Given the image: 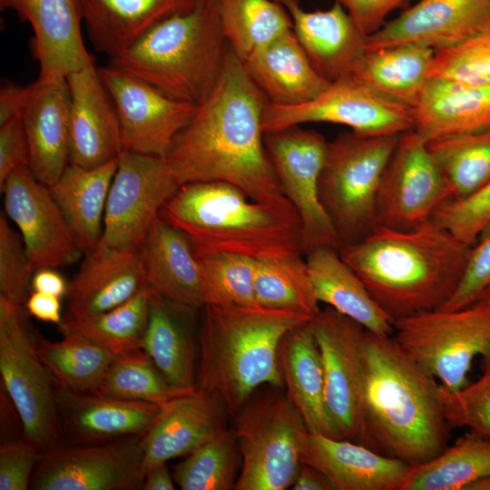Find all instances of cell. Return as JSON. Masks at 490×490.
I'll return each instance as SVG.
<instances>
[{
    "label": "cell",
    "mask_w": 490,
    "mask_h": 490,
    "mask_svg": "<svg viewBox=\"0 0 490 490\" xmlns=\"http://www.w3.org/2000/svg\"><path fill=\"white\" fill-rule=\"evenodd\" d=\"M490 24V0H419L367 36V52L413 44L440 51L474 37Z\"/></svg>",
    "instance_id": "19"
},
{
    "label": "cell",
    "mask_w": 490,
    "mask_h": 490,
    "mask_svg": "<svg viewBox=\"0 0 490 490\" xmlns=\"http://www.w3.org/2000/svg\"><path fill=\"white\" fill-rule=\"evenodd\" d=\"M307 122L342 124L364 135H394L414 129V112L352 74L330 83L307 103L292 106L268 103L262 128L266 135Z\"/></svg>",
    "instance_id": "12"
},
{
    "label": "cell",
    "mask_w": 490,
    "mask_h": 490,
    "mask_svg": "<svg viewBox=\"0 0 490 490\" xmlns=\"http://www.w3.org/2000/svg\"><path fill=\"white\" fill-rule=\"evenodd\" d=\"M319 302L355 320L368 331L393 335L391 318L372 298L338 250L319 247L305 255Z\"/></svg>",
    "instance_id": "34"
},
{
    "label": "cell",
    "mask_w": 490,
    "mask_h": 490,
    "mask_svg": "<svg viewBox=\"0 0 490 490\" xmlns=\"http://www.w3.org/2000/svg\"><path fill=\"white\" fill-rule=\"evenodd\" d=\"M173 481L167 463H158L146 469L142 490H173Z\"/></svg>",
    "instance_id": "58"
},
{
    "label": "cell",
    "mask_w": 490,
    "mask_h": 490,
    "mask_svg": "<svg viewBox=\"0 0 490 490\" xmlns=\"http://www.w3.org/2000/svg\"><path fill=\"white\" fill-rule=\"evenodd\" d=\"M311 326L322 359L328 415L340 439L360 443L366 328L328 306L318 311Z\"/></svg>",
    "instance_id": "16"
},
{
    "label": "cell",
    "mask_w": 490,
    "mask_h": 490,
    "mask_svg": "<svg viewBox=\"0 0 490 490\" xmlns=\"http://www.w3.org/2000/svg\"><path fill=\"white\" fill-rule=\"evenodd\" d=\"M328 142L314 131L293 126L265 135V145L281 190L300 221L304 254L341 242L319 199V177Z\"/></svg>",
    "instance_id": "13"
},
{
    "label": "cell",
    "mask_w": 490,
    "mask_h": 490,
    "mask_svg": "<svg viewBox=\"0 0 490 490\" xmlns=\"http://www.w3.org/2000/svg\"><path fill=\"white\" fill-rule=\"evenodd\" d=\"M442 397L451 428L465 426L490 438V368L484 370L476 381L457 391L449 392L442 387Z\"/></svg>",
    "instance_id": "47"
},
{
    "label": "cell",
    "mask_w": 490,
    "mask_h": 490,
    "mask_svg": "<svg viewBox=\"0 0 490 490\" xmlns=\"http://www.w3.org/2000/svg\"><path fill=\"white\" fill-rule=\"evenodd\" d=\"M226 416L218 398L198 388L168 402L143 436L145 468L190 455L226 428Z\"/></svg>",
    "instance_id": "28"
},
{
    "label": "cell",
    "mask_w": 490,
    "mask_h": 490,
    "mask_svg": "<svg viewBox=\"0 0 490 490\" xmlns=\"http://www.w3.org/2000/svg\"><path fill=\"white\" fill-rule=\"evenodd\" d=\"M490 286V223L471 246L463 278L447 302L439 309L455 310L479 300Z\"/></svg>",
    "instance_id": "50"
},
{
    "label": "cell",
    "mask_w": 490,
    "mask_h": 490,
    "mask_svg": "<svg viewBox=\"0 0 490 490\" xmlns=\"http://www.w3.org/2000/svg\"><path fill=\"white\" fill-rule=\"evenodd\" d=\"M25 311L38 320L59 325L63 320L61 298L34 291L24 304Z\"/></svg>",
    "instance_id": "54"
},
{
    "label": "cell",
    "mask_w": 490,
    "mask_h": 490,
    "mask_svg": "<svg viewBox=\"0 0 490 490\" xmlns=\"http://www.w3.org/2000/svg\"><path fill=\"white\" fill-rule=\"evenodd\" d=\"M479 300L490 303V286L483 292Z\"/></svg>",
    "instance_id": "61"
},
{
    "label": "cell",
    "mask_w": 490,
    "mask_h": 490,
    "mask_svg": "<svg viewBox=\"0 0 490 490\" xmlns=\"http://www.w3.org/2000/svg\"><path fill=\"white\" fill-rule=\"evenodd\" d=\"M30 286L34 291L62 298L66 295L68 283L53 268L39 269L33 273Z\"/></svg>",
    "instance_id": "56"
},
{
    "label": "cell",
    "mask_w": 490,
    "mask_h": 490,
    "mask_svg": "<svg viewBox=\"0 0 490 490\" xmlns=\"http://www.w3.org/2000/svg\"><path fill=\"white\" fill-rule=\"evenodd\" d=\"M244 66L270 103H307L330 84L313 67L293 29L252 53Z\"/></svg>",
    "instance_id": "29"
},
{
    "label": "cell",
    "mask_w": 490,
    "mask_h": 490,
    "mask_svg": "<svg viewBox=\"0 0 490 490\" xmlns=\"http://www.w3.org/2000/svg\"><path fill=\"white\" fill-rule=\"evenodd\" d=\"M409 0H335L366 35L381 28L385 19L395 9Z\"/></svg>",
    "instance_id": "53"
},
{
    "label": "cell",
    "mask_w": 490,
    "mask_h": 490,
    "mask_svg": "<svg viewBox=\"0 0 490 490\" xmlns=\"http://www.w3.org/2000/svg\"><path fill=\"white\" fill-rule=\"evenodd\" d=\"M199 259L203 270L208 304L258 305L255 291L257 260L236 254H213Z\"/></svg>",
    "instance_id": "45"
},
{
    "label": "cell",
    "mask_w": 490,
    "mask_h": 490,
    "mask_svg": "<svg viewBox=\"0 0 490 490\" xmlns=\"http://www.w3.org/2000/svg\"><path fill=\"white\" fill-rule=\"evenodd\" d=\"M301 463L320 472L337 490H403L410 466L362 444L309 432Z\"/></svg>",
    "instance_id": "26"
},
{
    "label": "cell",
    "mask_w": 490,
    "mask_h": 490,
    "mask_svg": "<svg viewBox=\"0 0 490 490\" xmlns=\"http://www.w3.org/2000/svg\"><path fill=\"white\" fill-rule=\"evenodd\" d=\"M18 7H19V0H0L1 10L12 8L17 12Z\"/></svg>",
    "instance_id": "60"
},
{
    "label": "cell",
    "mask_w": 490,
    "mask_h": 490,
    "mask_svg": "<svg viewBox=\"0 0 490 490\" xmlns=\"http://www.w3.org/2000/svg\"><path fill=\"white\" fill-rule=\"evenodd\" d=\"M255 291L257 304L262 307L294 310L312 318L320 310L305 256L258 261Z\"/></svg>",
    "instance_id": "42"
},
{
    "label": "cell",
    "mask_w": 490,
    "mask_h": 490,
    "mask_svg": "<svg viewBox=\"0 0 490 490\" xmlns=\"http://www.w3.org/2000/svg\"><path fill=\"white\" fill-rule=\"evenodd\" d=\"M144 286L139 249L99 244L83 254L79 269L68 283L63 318L107 311L131 299Z\"/></svg>",
    "instance_id": "25"
},
{
    "label": "cell",
    "mask_w": 490,
    "mask_h": 490,
    "mask_svg": "<svg viewBox=\"0 0 490 490\" xmlns=\"http://www.w3.org/2000/svg\"><path fill=\"white\" fill-rule=\"evenodd\" d=\"M70 93V163L93 168L122 151L117 113L93 62L66 76Z\"/></svg>",
    "instance_id": "21"
},
{
    "label": "cell",
    "mask_w": 490,
    "mask_h": 490,
    "mask_svg": "<svg viewBox=\"0 0 490 490\" xmlns=\"http://www.w3.org/2000/svg\"><path fill=\"white\" fill-rule=\"evenodd\" d=\"M29 145V168L52 186L70 163V93L66 78H37L28 84L21 113Z\"/></svg>",
    "instance_id": "22"
},
{
    "label": "cell",
    "mask_w": 490,
    "mask_h": 490,
    "mask_svg": "<svg viewBox=\"0 0 490 490\" xmlns=\"http://www.w3.org/2000/svg\"><path fill=\"white\" fill-rule=\"evenodd\" d=\"M490 475V438L473 432L410 470L403 490H460Z\"/></svg>",
    "instance_id": "38"
},
{
    "label": "cell",
    "mask_w": 490,
    "mask_h": 490,
    "mask_svg": "<svg viewBox=\"0 0 490 490\" xmlns=\"http://www.w3.org/2000/svg\"><path fill=\"white\" fill-rule=\"evenodd\" d=\"M172 386L149 355L138 348L117 356L95 393L127 400L165 405L192 392Z\"/></svg>",
    "instance_id": "43"
},
{
    "label": "cell",
    "mask_w": 490,
    "mask_h": 490,
    "mask_svg": "<svg viewBox=\"0 0 490 490\" xmlns=\"http://www.w3.org/2000/svg\"><path fill=\"white\" fill-rule=\"evenodd\" d=\"M62 334L58 341L38 336L37 352L42 362L56 386L74 392L95 393L117 356L78 333Z\"/></svg>",
    "instance_id": "37"
},
{
    "label": "cell",
    "mask_w": 490,
    "mask_h": 490,
    "mask_svg": "<svg viewBox=\"0 0 490 490\" xmlns=\"http://www.w3.org/2000/svg\"><path fill=\"white\" fill-rule=\"evenodd\" d=\"M28 93V85L22 86L3 79L0 86V125L21 115Z\"/></svg>",
    "instance_id": "55"
},
{
    "label": "cell",
    "mask_w": 490,
    "mask_h": 490,
    "mask_svg": "<svg viewBox=\"0 0 490 490\" xmlns=\"http://www.w3.org/2000/svg\"><path fill=\"white\" fill-rule=\"evenodd\" d=\"M426 145L446 181L448 199L466 198L490 180V129L442 136Z\"/></svg>",
    "instance_id": "39"
},
{
    "label": "cell",
    "mask_w": 490,
    "mask_h": 490,
    "mask_svg": "<svg viewBox=\"0 0 490 490\" xmlns=\"http://www.w3.org/2000/svg\"><path fill=\"white\" fill-rule=\"evenodd\" d=\"M41 450L24 436L0 445V490H27Z\"/></svg>",
    "instance_id": "51"
},
{
    "label": "cell",
    "mask_w": 490,
    "mask_h": 490,
    "mask_svg": "<svg viewBox=\"0 0 490 490\" xmlns=\"http://www.w3.org/2000/svg\"><path fill=\"white\" fill-rule=\"evenodd\" d=\"M311 321L282 338L279 356L284 385L309 432L340 439L326 405L322 359Z\"/></svg>",
    "instance_id": "30"
},
{
    "label": "cell",
    "mask_w": 490,
    "mask_h": 490,
    "mask_svg": "<svg viewBox=\"0 0 490 490\" xmlns=\"http://www.w3.org/2000/svg\"><path fill=\"white\" fill-rule=\"evenodd\" d=\"M150 289L144 286L135 295L107 311L79 318H63L62 332L83 335L114 355L142 348L148 320Z\"/></svg>",
    "instance_id": "41"
},
{
    "label": "cell",
    "mask_w": 490,
    "mask_h": 490,
    "mask_svg": "<svg viewBox=\"0 0 490 490\" xmlns=\"http://www.w3.org/2000/svg\"><path fill=\"white\" fill-rule=\"evenodd\" d=\"M449 198L426 142L414 130L399 135L383 172L376 200V227L416 229Z\"/></svg>",
    "instance_id": "15"
},
{
    "label": "cell",
    "mask_w": 490,
    "mask_h": 490,
    "mask_svg": "<svg viewBox=\"0 0 490 490\" xmlns=\"http://www.w3.org/2000/svg\"><path fill=\"white\" fill-rule=\"evenodd\" d=\"M393 327L398 344L449 392L469 384L475 358L482 357L483 371L490 368L488 302L416 314L396 320Z\"/></svg>",
    "instance_id": "8"
},
{
    "label": "cell",
    "mask_w": 490,
    "mask_h": 490,
    "mask_svg": "<svg viewBox=\"0 0 490 490\" xmlns=\"http://www.w3.org/2000/svg\"><path fill=\"white\" fill-rule=\"evenodd\" d=\"M24 306L0 295V374L22 422L23 436L41 451L62 443L56 386L37 352Z\"/></svg>",
    "instance_id": "10"
},
{
    "label": "cell",
    "mask_w": 490,
    "mask_h": 490,
    "mask_svg": "<svg viewBox=\"0 0 490 490\" xmlns=\"http://www.w3.org/2000/svg\"><path fill=\"white\" fill-rule=\"evenodd\" d=\"M98 70L117 113L122 150L165 157L198 105L171 98L114 66Z\"/></svg>",
    "instance_id": "17"
},
{
    "label": "cell",
    "mask_w": 490,
    "mask_h": 490,
    "mask_svg": "<svg viewBox=\"0 0 490 490\" xmlns=\"http://www.w3.org/2000/svg\"><path fill=\"white\" fill-rule=\"evenodd\" d=\"M149 289L142 349L172 386L197 388L198 338H194L188 320L196 310L176 305Z\"/></svg>",
    "instance_id": "33"
},
{
    "label": "cell",
    "mask_w": 490,
    "mask_h": 490,
    "mask_svg": "<svg viewBox=\"0 0 490 490\" xmlns=\"http://www.w3.org/2000/svg\"><path fill=\"white\" fill-rule=\"evenodd\" d=\"M17 13L34 30L39 78H66L93 62L82 35V0H19Z\"/></svg>",
    "instance_id": "27"
},
{
    "label": "cell",
    "mask_w": 490,
    "mask_h": 490,
    "mask_svg": "<svg viewBox=\"0 0 490 490\" xmlns=\"http://www.w3.org/2000/svg\"><path fill=\"white\" fill-rule=\"evenodd\" d=\"M430 79L490 85V24L456 46L435 51Z\"/></svg>",
    "instance_id": "46"
},
{
    "label": "cell",
    "mask_w": 490,
    "mask_h": 490,
    "mask_svg": "<svg viewBox=\"0 0 490 490\" xmlns=\"http://www.w3.org/2000/svg\"><path fill=\"white\" fill-rule=\"evenodd\" d=\"M5 213L20 232L33 271L67 267L83 256L49 187L29 166L11 172L0 186Z\"/></svg>",
    "instance_id": "18"
},
{
    "label": "cell",
    "mask_w": 490,
    "mask_h": 490,
    "mask_svg": "<svg viewBox=\"0 0 490 490\" xmlns=\"http://www.w3.org/2000/svg\"><path fill=\"white\" fill-rule=\"evenodd\" d=\"M241 456L234 429L224 428L172 468L182 490L235 488Z\"/></svg>",
    "instance_id": "44"
},
{
    "label": "cell",
    "mask_w": 490,
    "mask_h": 490,
    "mask_svg": "<svg viewBox=\"0 0 490 490\" xmlns=\"http://www.w3.org/2000/svg\"><path fill=\"white\" fill-rule=\"evenodd\" d=\"M287 11L293 32L316 71L332 83L355 74L367 49V36L338 3L307 11L299 0H274Z\"/></svg>",
    "instance_id": "23"
},
{
    "label": "cell",
    "mask_w": 490,
    "mask_h": 490,
    "mask_svg": "<svg viewBox=\"0 0 490 490\" xmlns=\"http://www.w3.org/2000/svg\"><path fill=\"white\" fill-rule=\"evenodd\" d=\"M228 45L217 0H199L110 58L109 65L146 81L171 98L200 105L217 83Z\"/></svg>",
    "instance_id": "6"
},
{
    "label": "cell",
    "mask_w": 490,
    "mask_h": 490,
    "mask_svg": "<svg viewBox=\"0 0 490 490\" xmlns=\"http://www.w3.org/2000/svg\"><path fill=\"white\" fill-rule=\"evenodd\" d=\"M143 436L105 443H60L40 453L34 490H142Z\"/></svg>",
    "instance_id": "11"
},
{
    "label": "cell",
    "mask_w": 490,
    "mask_h": 490,
    "mask_svg": "<svg viewBox=\"0 0 490 490\" xmlns=\"http://www.w3.org/2000/svg\"><path fill=\"white\" fill-rule=\"evenodd\" d=\"M399 135L351 131L328 142L319 177V199L341 247L362 240L376 228L379 182Z\"/></svg>",
    "instance_id": "7"
},
{
    "label": "cell",
    "mask_w": 490,
    "mask_h": 490,
    "mask_svg": "<svg viewBox=\"0 0 490 490\" xmlns=\"http://www.w3.org/2000/svg\"><path fill=\"white\" fill-rule=\"evenodd\" d=\"M233 428L241 456L237 490H285L294 484L309 433L288 396L249 400Z\"/></svg>",
    "instance_id": "9"
},
{
    "label": "cell",
    "mask_w": 490,
    "mask_h": 490,
    "mask_svg": "<svg viewBox=\"0 0 490 490\" xmlns=\"http://www.w3.org/2000/svg\"><path fill=\"white\" fill-rule=\"evenodd\" d=\"M430 220L472 246L490 223V180L466 198L446 200L436 209Z\"/></svg>",
    "instance_id": "48"
},
{
    "label": "cell",
    "mask_w": 490,
    "mask_h": 490,
    "mask_svg": "<svg viewBox=\"0 0 490 490\" xmlns=\"http://www.w3.org/2000/svg\"><path fill=\"white\" fill-rule=\"evenodd\" d=\"M413 112V130L426 143L490 129V85L430 79Z\"/></svg>",
    "instance_id": "32"
},
{
    "label": "cell",
    "mask_w": 490,
    "mask_h": 490,
    "mask_svg": "<svg viewBox=\"0 0 490 490\" xmlns=\"http://www.w3.org/2000/svg\"><path fill=\"white\" fill-rule=\"evenodd\" d=\"M363 432L360 444L408 466L448 447L441 384L393 335L365 330L362 345Z\"/></svg>",
    "instance_id": "2"
},
{
    "label": "cell",
    "mask_w": 490,
    "mask_h": 490,
    "mask_svg": "<svg viewBox=\"0 0 490 490\" xmlns=\"http://www.w3.org/2000/svg\"><path fill=\"white\" fill-rule=\"evenodd\" d=\"M293 490H332L329 481L317 469L301 463L296 475Z\"/></svg>",
    "instance_id": "57"
},
{
    "label": "cell",
    "mask_w": 490,
    "mask_h": 490,
    "mask_svg": "<svg viewBox=\"0 0 490 490\" xmlns=\"http://www.w3.org/2000/svg\"><path fill=\"white\" fill-rule=\"evenodd\" d=\"M202 310L197 388L218 398L235 417L260 386L284 387L282 338L314 318L260 305L208 304Z\"/></svg>",
    "instance_id": "4"
},
{
    "label": "cell",
    "mask_w": 490,
    "mask_h": 490,
    "mask_svg": "<svg viewBox=\"0 0 490 490\" xmlns=\"http://www.w3.org/2000/svg\"><path fill=\"white\" fill-rule=\"evenodd\" d=\"M56 403L62 443L69 445L99 444L144 436L164 406L74 392L58 386Z\"/></svg>",
    "instance_id": "20"
},
{
    "label": "cell",
    "mask_w": 490,
    "mask_h": 490,
    "mask_svg": "<svg viewBox=\"0 0 490 490\" xmlns=\"http://www.w3.org/2000/svg\"><path fill=\"white\" fill-rule=\"evenodd\" d=\"M118 158L83 168L69 163L49 190L83 254L99 245L110 187Z\"/></svg>",
    "instance_id": "35"
},
{
    "label": "cell",
    "mask_w": 490,
    "mask_h": 490,
    "mask_svg": "<svg viewBox=\"0 0 490 490\" xmlns=\"http://www.w3.org/2000/svg\"><path fill=\"white\" fill-rule=\"evenodd\" d=\"M225 38L243 62L252 53L292 30L284 7L274 0H217Z\"/></svg>",
    "instance_id": "40"
},
{
    "label": "cell",
    "mask_w": 490,
    "mask_h": 490,
    "mask_svg": "<svg viewBox=\"0 0 490 490\" xmlns=\"http://www.w3.org/2000/svg\"><path fill=\"white\" fill-rule=\"evenodd\" d=\"M466 490H490V475L473 482Z\"/></svg>",
    "instance_id": "59"
},
{
    "label": "cell",
    "mask_w": 490,
    "mask_h": 490,
    "mask_svg": "<svg viewBox=\"0 0 490 490\" xmlns=\"http://www.w3.org/2000/svg\"><path fill=\"white\" fill-rule=\"evenodd\" d=\"M83 22L94 48L112 58L163 20L199 0H82Z\"/></svg>",
    "instance_id": "31"
},
{
    "label": "cell",
    "mask_w": 490,
    "mask_h": 490,
    "mask_svg": "<svg viewBox=\"0 0 490 490\" xmlns=\"http://www.w3.org/2000/svg\"><path fill=\"white\" fill-rule=\"evenodd\" d=\"M29 145L21 115L0 125V186L15 170L29 166Z\"/></svg>",
    "instance_id": "52"
},
{
    "label": "cell",
    "mask_w": 490,
    "mask_h": 490,
    "mask_svg": "<svg viewBox=\"0 0 490 490\" xmlns=\"http://www.w3.org/2000/svg\"><path fill=\"white\" fill-rule=\"evenodd\" d=\"M139 252L147 287L190 309L198 310L208 304L201 260L182 231L158 217Z\"/></svg>",
    "instance_id": "24"
},
{
    "label": "cell",
    "mask_w": 490,
    "mask_h": 490,
    "mask_svg": "<svg viewBox=\"0 0 490 490\" xmlns=\"http://www.w3.org/2000/svg\"><path fill=\"white\" fill-rule=\"evenodd\" d=\"M178 182L164 157L122 150L118 156L99 244L139 249Z\"/></svg>",
    "instance_id": "14"
},
{
    "label": "cell",
    "mask_w": 490,
    "mask_h": 490,
    "mask_svg": "<svg viewBox=\"0 0 490 490\" xmlns=\"http://www.w3.org/2000/svg\"><path fill=\"white\" fill-rule=\"evenodd\" d=\"M268 103L228 45L216 85L164 158L181 185L227 182L300 223L281 190L265 145L262 120Z\"/></svg>",
    "instance_id": "1"
},
{
    "label": "cell",
    "mask_w": 490,
    "mask_h": 490,
    "mask_svg": "<svg viewBox=\"0 0 490 490\" xmlns=\"http://www.w3.org/2000/svg\"><path fill=\"white\" fill-rule=\"evenodd\" d=\"M159 217L189 238L198 258L236 254L261 261L305 256L299 221L227 182L181 184Z\"/></svg>",
    "instance_id": "5"
},
{
    "label": "cell",
    "mask_w": 490,
    "mask_h": 490,
    "mask_svg": "<svg viewBox=\"0 0 490 490\" xmlns=\"http://www.w3.org/2000/svg\"><path fill=\"white\" fill-rule=\"evenodd\" d=\"M432 48L398 44L366 53L354 75L382 96L414 109L430 80Z\"/></svg>",
    "instance_id": "36"
},
{
    "label": "cell",
    "mask_w": 490,
    "mask_h": 490,
    "mask_svg": "<svg viewBox=\"0 0 490 490\" xmlns=\"http://www.w3.org/2000/svg\"><path fill=\"white\" fill-rule=\"evenodd\" d=\"M470 249L428 220L409 230L377 226L338 252L394 323L441 309L463 278Z\"/></svg>",
    "instance_id": "3"
},
{
    "label": "cell",
    "mask_w": 490,
    "mask_h": 490,
    "mask_svg": "<svg viewBox=\"0 0 490 490\" xmlns=\"http://www.w3.org/2000/svg\"><path fill=\"white\" fill-rule=\"evenodd\" d=\"M33 270L18 230L13 228L5 213L0 214V295L24 306Z\"/></svg>",
    "instance_id": "49"
}]
</instances>
